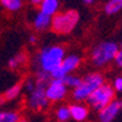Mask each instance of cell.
Instances as JSON below:
<instances>
[{
    "mask_svg": "<svg viewBox=\"0 0 122 122\" xmlns=\"http://www.w3.org/2000/svg\"><path fill=\"white\" fill-rule=\"evenodd\" d=\"M65 50L62 46L55 45L50 48H44L37 56L36 67L38 71H45V72H51V71L57 67L64 60Z\"/></svg>",
    "mask_w": 122,
    "mask_h": 122,
    "instance_id": "6da1fadb",
    "label": "cell"
},
{
    "mask_svg": "<svg viewBox=\"0 0 122 122\" xmlns=\"http://www.w3.org/2000/svg\"><path fill=\"white\" fill-rule=\"evenodd\" d=\"M78 18H79V15L75 10L55 14L54 17L51 18V28L55 33L67 34L76 27Z\"/></svg>",
    "mask_w": 122,
    "mask_h": 122,
    "instance_id": "7a4b0ae2",
    "label": "cell"
},
{
    "mask_svg": "<svg viewBox=\"0 0 122 122\" xmlns=\"http://www.w3.org/2000/svg\"><path fill=\"white\" fill-rule=\"evenodd\" d=\"M103 83H104V77L100 73H89V75H87L82 79L81 84L75 88L73 99L77 100V101L87 100L88 97Z\"/></svg>",
    "mask_w": 122,
    "mask_h": 122,
    "instance_id": "3957f363",
    "label": "cell"
},
{
    "mask_svg": "<svg viewBox=\"0 0 122 122\" xmlns=\"http://www.w3.org/2000/svg\"><path fill=\"white\" fill-rule=\"evenodd\" d=\"M114 98H115V89H114V87L103 83L88 97L87 101L93 109L101 110L103 107H105L109 103H111V101L114 100Z\"/></svg>",
    "mask_w": 122,
    "mask_h": 122,
    "instance_id": "277c9868",
    "label": "cell"
},
{
    "mask_svg": "<svg viewBox=\"0 0 122 122\" xmlns=\"http://www.w3.org/2000/svg\"><path fill=\"white\" fill-rule=\"evenodd\" d=\"M118 45L112 42H105L98 44L93 51H92V60L94 65L97 66H103L111 60H115V56L118 51Z\"/></svg>",
    "mask_w": 122,
    "mask_h": 122,
    "instance_id": "5b68a950",
    "label": "cell"
},
{
    "mask_svg": "<svg viewBox=\"0 0 122 122\" xmlns=\"http://www.w3.org/2000/svg\"><path fill=\"white\" fill-rule=\"evenodd\" d=\"M45 89L46 87H43V86H37L34 87V89L30 92V97H29V106L32 107L33 110L36 111H39L44 109L45 106H48V97H46V93H45Z\"/></svg>",
    "mask_w": 122,
    "mask_h": 122,
    "instance_id": "8992f818",
    "label": "cell"
},
{
    "mask_svg": "<svg viewBox=\"0 0 122 122\" xmlns=\"http://www.w3.org/2000/svg\"><path fill=\"white\" fill-rule=\"evenodd\" d=\"M45 93L49 100H51V101L61 100L66 94V84L64 83L62 79L51 78V81L49 82L45 89Z\"/></svg>",
    "mask_w": 122,
    "mask_h": 122,
    "instance_id": "52a82bcc",
    "label": "cell"
},
{
    "mask_svg": "<svg viewBox=\"0 0 122 122\" xmlns=\"http://www.w3.org/2000/svg\"><path fill=\"white\" fill-rule=\"evenodd\" d=\"M122 109V101L121 100H112L111 103H109L105 107L99 110V118L103 122H110L112 121L120 112V110Z\"/></svg>",
    "mask_w": 122,
    "mask_h": 122,
    "instance_id": "ba28073f",
    "label": "cell"
},
{
    "mask_svg": "<svg viewBox=\"0 0 122 122\" xmlns=\"http://www.w3.org/2000/svg\"><path fill=\"white\" fill-rule=\"evenodd\" d=\"M51 18L53 17L50 15L40 11L33 18V26L37 30H44V29H46L51 26Z\"/></svg>",
    "mask_w": 122,
    "mask_h": 122,
    "instance_id": "9c48e42d",
    "label": "cell"
},
{
    "mask_svg": "<svg viewBox=\"0 0 122 122\" xmlns=\"http://www.w3.org/2000/svg\"><path fill=\"white\" fill-rule=\"evenodd\" d=\"M81 64V59L77 55H70L68 57H65L62 60V62L60 64V67L64 70L65 73H70L71 71H73L77 68Z\"/></svg>",
    "mask_w": 122,
    "mask_h": 122,
    "instance_id": "30bf717a",
    "label": "cell"
},
{
    "mask_svg": "<svg viewBox=\"0 0 122 122\" xmlns=\"http://www.w3.org/2000/svg\"><path fill=\"white\" fill-rule=\"evenodd\" d=\"M70 112H71V117L76 121H83L87 118L88 116V109L83 105H71L70 107Z\"/></svg>",
    "mask_w": 122,
    "mask_h": 122,
    "instance_id": "8fae6325",
    "label": "cell"
},
{
    "mask_svg": "<svg viewBox=\"0 0 122 122\" xmlns=\"http://www.w3.org/2000/svg\"><path fill=\"white\" fill-rule=\"evenodd\" d=\"M59 9V1L57 0H43L40 4V11H43L50 16L56 14Z\"/></svg>",
    "mask_w": 122,
    "mask_h": 122,
    "instance_id": "7c38bea8",
    "label": "cell"
},
{
    "mask_svg": "<svg viewBox=\"0 0 122 122\" xmlns=\"http://www.w3.org/2000/svg\"><path fill=\"white\" fill-rule=\"evenodd\" d=\"M121 10H122V0H110L105 5V12L107 15L117 14Z\"/></svg>",
    "mask_w": 122,
    "mask_h": 122,
    "instance_id": "4fadbf2b",
    "label": "cell"
},
{
    "mask_svg": "<svg viewBox=\"0 0 122 122\" xmlns=\"http://www.w3.org/2000/svg\"><path fill=\"white\" fill-rule=\"evenodd\" d=\"M0 1H1V5L9 11H17L22 6L21 0H0Z\"/></svg>",
    "mask_w": 122,
    "mask_h": 122,
    "instance_id": "5bb4252c",
    "label": "cell"
},
{
    "mask_svg": "<svg viewBox=\"0 0 122 122\" xmlns=\"http://www.w3.org/2000/svg\"><path fill=\"white\" fill-rule=\"evenodd\" d=\"M62 81L66 84V87H73V88L78 87L81 84V82H82V79L78 78L77 76H72V75H68V73L62 78Z\"/></svg>",
    "mask_w": 122,
    "mask_h": 122,
    "instance_id": "9a60e30c",
    "label": "cell"
},
{
    "mask_svg": "<svg viewBox=\"0 0 122 122\" xmlns=\"http://www.w3.org/2000/svg\"><path fill=\"white\" fill-rule=\"evenodd\" d=\"M25 62H26V55L25 54H18V55H16L15 57H12L9 61V66L11 68H18Z\"/></svg>",
    "mask_w": 122,
    "mask_h": 122,
    "instance_id": "2e32d148",
    "label": "cell"
},
{
    "mask_svg": "<svg viewBox=\"0 0 122 122\" xmlns=\"http://www.w3.org/2000/svg\"><path fill=\"white\" fill-rule=\"evenodd\" d=\"M20 92H21V84H15L14 87H11L5 93L4 98H5V100H12V99L18 97Z\"/></svg>",
    "mask_w": 122,
    "mask_h": 122,
    "instance_id": "e0dca14e",
    "label": "cell"
},
{
    "mask_svg": "<svg viewBox=\"0 0 122 122\" xmlns=\"http://www.w3.org/2000/svg\"><path fill=\"white\" fill-rule=\"evenodd\" d=\"M18 120L20 117L16 112H0V121L1 122H16Z\"/></svg>",
    "mask_w": 122,
    "mask_h": 122,
    "instance_id": "ac0fdd59",
    "label": "cell"
},
{
    "mask_svg": "<svg viewBox=\"0 0 122 122\" xmlns=\"http://www.w3.org/2000/svg\"><path fill=\"white\" fill-rule=\"evenodd\" d=\"M56 117L57 120L60 121H67L70 117H71V112H70V107H60L57 111H56Z\"/></svg>",
    "mask_w": 122,
    "mask_h": 122,
    "instance_id": "d6986e66",
    "label": "cell"
},
{
    "mask_svg": "<svg viewBox=\"0 0 122 122\" xmlns=\"http://www.w3.org/2000/svg\"><path fill=\"white\" fill-rule=\"evenodd\" d=\"M114 89L117 90V92H121L122 90V77H117L114 82Z\"/></svg>",
    "mask_w": 122,
    "mask_h": 122,
    "instance_id": "ffe728a7",
    "label": "cell"
},
{
    "mask_svg": "<svg viewBox=\"0 0 122 122\" xmlns=\"http://www.w3.org/2000/svg\"><path fill=\"white\" fill-rule=\"evenodd\" d=\"M115 62L117 66L122 67V48H121V50H118L116 56H115Z\"/></svg>",
    "mask_w": 122,
    "mask_h": 122,
    "instance_id": "44dd1931",
    "label": "cell"
},
{
    "mask_svg": "<svg viewBox=\"0 0 122 122\" xmlns=\"http://www.w3.org/2000/svg\"><path fill=\"white\" fill-rule=\"evenodd\" d=\"M34 87H36V83L33 82L32 79H29L28 82H27V84H26V88H27V90H28L29 93H30V92H32V90L34 89Z\"/></svg>",
    "mask_w": 122,
    "mask_h": 122,
    "instance_id": "7402d4cb",
    "label": "cell"
},
{
    "mask_svg": "<svg viewBox=\"0 0 122 122\" xmlns=\"http://www.w3.org/2000/svg\"><path fill=\"white\" fill-rule=\"evenodd\" d=\"M42 1H43V0H30V3H32L33 6H40Z\"/></svg>",
    "mask_w": 122,
    "mask_h": 122,
    "instance_id": "603a6c76",
    "label": "cell"
},
{
    "mask_svg": "<svg viewBox=\"0 0 122 122\" xmlns=\"http://www.w3.org/2000/svg\"><path fill=\"white\" fill-rule=\"evenodd\" d=\"M29 43H30V44H34V43H36V37H34V36L29 37Z\"/></svg>",
    "mask_w": 122,
    "mask_h": 122,
    "instance_id": "cb8c5ba5",
    "label": "cell"
},
{
    "mask_svg": "<svg viewBox=\"0 0 122 122\" xmlns=\"http://www.w3.org/2000/svg\"><path fill=\"white\" fill-rule=\"evenodd\" d=\"M83 1H84V4H92L94 0H83Z\"/></svg>",
    "mask_w": 122,
    "mask_h": 122,
    "instance_id": "d4e9b609",
    "label": "cell"
},
{
    "mask_svg": "<svg viewBox=\"0 0 122 122\" xmlns=\"http://www.w3.org/2000/svg\"><path fill=\"white\" fill-rule=\"evenodd\" d=\"M4 100H5L4 97H0V104H3V103H4Z\"/></svg>",
    "mask_w": 122,
    "mask_h": 122,
    "instance_id": "484cf974",
    "label": "cell"
}]
</instances>
